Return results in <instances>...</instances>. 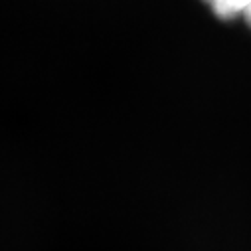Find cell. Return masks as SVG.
Wrapping results in <instances>:
<instances>
[{
	"label": "cell",
	"instance_id": "6da1fadb",
	"mask_svg": "<svg viewBox=\"0 0 251 251\" xmlns=\"http://www.w3.org/2000/svg\"><path fill=\"white\" fill-rule=\"evenodd\" d=\"M212 8V12L224 20H231L243 16L247 24H251V0H204Z\"/></svg>",
	"mask_w": 251,
	"mask_h": 251
}]
</instances>
